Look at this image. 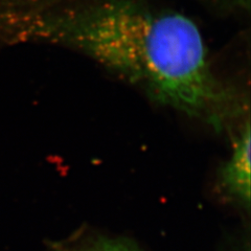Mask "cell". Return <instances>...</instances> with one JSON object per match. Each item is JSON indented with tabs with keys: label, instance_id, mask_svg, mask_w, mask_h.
I'll use <instances>...</instances> for the list:
<instances>
[{
	"label": "cell",
	"instance_id": "3",
	"mask_svg": "<svg viewBox=\"0 0 251 251\" xmlns=\"http://www.w3.org/2000/svg\"><path fill=\"white\" fill-rule=\"evenodd\" d=\"M51 251H141L134 243L104 234H84L74 240L58 243Z\"/></svg>",
	"mask_w": 251,
	"mask_h": 251
},
{
	"label": "cell",
	"instance_id": "5",
	"mask_svg": "<svg viewBox=\"0 0 251 251\" xmlns=\"http://www.w3.org/2000/svg\"><path fill=\"white\" fill-rule=\"evenodd\" d=\"M78 0H50V3H53V4H57L58 5V9L62 6H65L68 4H72L74 2H76Z\"/></svg>",
	"mask_w": 251,
	"mask_h": 251
},
{
	"label": "cell",
	"instance_id": "1",
	"mask_svg": "<svg viewBox=\"0 0 251 251\" xmlns=\"http://www.w3.org/2000/svg\"><path fill=\"white\" fill-rule=\"evenodd\" d=\"M46 41L97 62L143 92L217 132L249 117V100L219 75L194 20L143 0H86L53 10L37 25Z\"/></svg>",
	"mask_w": 251,
	"mask_h": 251
},
{
	"label": "cell",
	"instance_id": "4",
	"mask_svg": "<svg viewBox=\"0 0 251 251\" xmlns=\"http://www.w3.org/2000/svg\"><path fill=\"white\" fill-rule=\"evenodd\" d=\"M229 1L241 10H249L250 0H229Z\"/></svg>",
	"mask_w": 251,
	"mask_h": 251
},
{
	"label": "cell",
	"instance_id": "2",
	"mask_svg": "<svg viewBox=\"0 0 251 251\" xmlns=\"http://www.w3.org/2000/svg\"><path fill=\"white\" fill-rule=\"evenodd\" d=\"M230 154L218 169L216 187L218 194L233 205L246 211L250 208V120L234 130Z\"/></svg>",
	"mask_w": 251,
	"mask_h": 251
}]
</instances>
